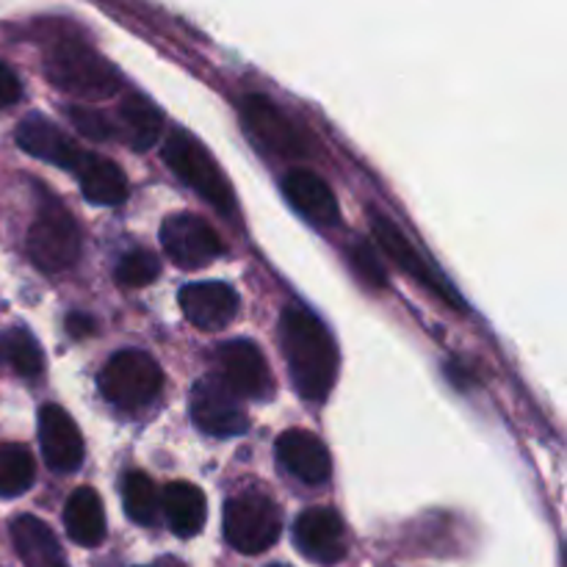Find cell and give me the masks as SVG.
<instances>
[{
    "label": "cell",
    "instance_id": "cell-8",
    "mask_svg": "<svg viewBox=\"0 0 567 567\" xmlns=\"http://www.w3.org/2000/svg\"><path fill=\"white\" fill-rule=\"evenodd\" d=\"M371 230H374V238H377V244L382 247V252H385L388 258H391L393 264L404 271V275L413 277L415 282H421L426 291L435 293V297L441 299V302H446L452 310H460V313H463L465 310L463 297H460V293L454 291V288L449 286L441 275H437L435 266L426 264L424 255H421L419 249L410 244V238L404 236V233L399 230L391 219H388V216L371 210Z\"/></svg>",
    "mask_w": 567,
    "mask_h": 567
},
{
    "label": "cell",
    "instance_id": "cell-29",
    "mask_svg": "<svg viewBox=\"0 0 567 567\" xmlns=\"http://www.w3.org/2000/svg\"><path fill=\"white\" fill-rule=\"evenodd\" d=\"M22 97V83L17 78V72L9 64L0 61V109H9V105L20 103Z\"/></svg>",
    "mask_w": 567,
    "mask_h": 567
},
{
    "label": "cell",
    "instance_id": "cell-10",
    "mask_svg": "<svg viewBox=\"0 0 567 567\" xmlns=\"http://www.w3.org/2000/svg\"><path fill=\"white\" fill-rule=\"evenodd\" d=\"M192 419L199 432L210 437L244 435L249 426L247 410L241 408L236 393L216 377H205L192 388Z\"/></svg>",
    "mask_w": 567,
    "mask_h": 567
},
{
    "label": "cell",
    "instance_id": "cell-11",
    "mask_svg": "<svg viewBox=\"0 0 567 567\" xmlns=\"http://www.w3.org/2000/svg\"><path fill=\"white\" fill-rule=\"evenodd\" d=\"M219 380L230 388L236 396L247 399H269L275 393V380H271V369L266 363L264 352L255 347L252 341H227L221 343L219 352Z\"/></svg>",
    "mask_w": 567,
    "mask_h": 567
},
{
    "label": "cell",
    "instance_id": "cell-6",
    "mask_svg": "<svg viewBox=\"0 0 567 567\" xmlns=\"http://www.w3.org/2000/svg\"><path fill=\"white\" fill-rule=\"evenodd\" d=\"M28 258L48 275L66 271L81 258V230L61 205H48L33 219L25 238Z\"/></svg>",
    "mask_w": 567,
    "mask_h": 567
},
{
    "label": "cell",
    "instance_id": "cell-16",
    "mask_svg": "<svg viewBox=\"0 0 567 567\" xmlns=\"http://www.w3.org/2000/svg\"><path fill=\"white\" fill-rule=\"evenodd\" d=\"M183 316L199 330H221L238 313V293L227 282H188L181 288Z\"/></svg>",
    "mask_w": 567,
    "mask_h": 567
},
{
    "label": "cell",
    "instance_id": "cell-25",
    "mask_svg": "<svg viewBox=\"0 0 567 567\" xmlns=\"http://www.w3.org/2000/svg\"><path fill=\"white\" fill-rule=\"evenodd\" d=\"M33 476H37V465L28 449L14 446V443L0 446V496H22L33 485Z\"/></svg>",
    "mask_w": 567,
    "mask_h": 567
},
{
    "label": "cell",
    "instance_id": "cell-26",
    "mask_svg": "<svg viewBox=\"0 0 567 567\" xmlns=\"http://www.w3.org/2000/svg\"><path fill=\"white\" fill-rule=\"evenodd\" d=\"M161 264L153 252H144V249H136V252L125 255L120 260L114 271V280L125 288H144L150 282L158 280Z\"/></svg>",
    "mask_w": 567,
    "mask_h": 567
},
{
    "label": "cell",
    "instance_id": "cell-2",
    "mask_svg": "<svg viewBox=\"0 0 567 567\" xmlns=\"http://www.w3.org/2000/svg\"><path fill=\"white\" fill-rule=\"evenodd\" d=\"M44 72L50 83L61 92L83 100H103L120 89V75L114 66L94 53L89 44L59 42L44 55Z\"/></svg>",
    "mask_w": 567,
    "mask_h": 567
},
{
    "label": "cell",
    "instance_id": "cell-12",
    "mask_svg": "<svg viewBox=\"0 0 567 567\" xmlns=\"http://www.w3.org/2000/svg\"><path fill=\"white\" fill-rule=\"evenodd\" d=\"M293 546L313 565L332 567L347 557V532L336 509H305L293 524Z\"/></svg>",
    "mask_w": 567,
    "mask_h": 567
},
{
    "label": "cell",
    "instance_id": "cell-23",
    "mask_svg": "<svg viewBox=\"0 0 567 567\" xmlns=\"http://www.w3.org/2000/svg\"><path fill=\"white\" fill-rule=\"evenodd\" d=\"M0 363L14 369L20 377H39L44 371L42 347L28 330H3L0 332Z\"/></svg>",
    "mask_w": 567,
    "mask_h": 567
},
{
    "label": "cell",
    "instance_id": "cell-31",
    "mask_svg": "<svg viewBox=\"0 0 567 567\" xmlns=\"http://www.w3.org/2000/svg\"><path fill=\"white\" fill-rule=\"evenodd\" d=\"M446 371H449V380H452L457 388L468 385V371H465L460 363H449Z\"/></svg>",
    "mask_w": 567,
    "mask_h": 567
},
{
    "label": "cell",
    "instance_id": "cell-15",
    "mask_svg": "<svg viewBox=\"0 0 567 567\" xmlns=\"http://www.w3.org/2000/svg\"><path fill=\"white\" fill-rule=\"evenodd\" d=\"M282 194L297 214H302L316 227H336L341 221V208L330 183L310 169H291L282 177Z\"/></svg>",
    "mask_w": 567,
    "mask_h": 567
},
{
    "label": "cell",
    "instance_id": "cell-9",
    "mask_svg": "<svg viewBox=\"0 0 567 567\" xmlns=\"http://www.w3.org/2000/svg\"><path fill=\"white\" fill-rule=\"evenodd\" d=\"M161 247L177 269H203L225 252L219 233L194 214H172L161 225Z\"/></svg>",
    "mask_w": 567,
    "mask_h": 567
},
{
    "label": "cell",
    "instance_id": "cell-24",
    "mask_svg": "<svg viewBox=\"0 0 567 567\" xmlns=\"http://www.w3.org/2000/svg\"><path fill=\"white\" fill-rule=\"evenodd\" d=\"M158 491H155L153 480L147 474H133L125 476L122 482V507H125L127 518L138 526H153L158 518Z\"/></svg>",
    "mask_w": 567,
    "mask_h": 567
},
{
    "label": "cell",
    "instance_id": "cell-13",
    "mask_svg": "<svg viewBox=\"0 0 567 567\" xmlns=\"http://www.w3.org/2000/svg\"><path fill=\"white\" fill-rule=\"evenodd\" d=\"M39 446L50 471L55 474H72L83 463V435L59 404H44L39 410Z\"/></svg>",
    "mask_w": 567,
    "mask_h": 567
},
{
    "label": "cell",
    "instance_id": "cell-18",
    "mask_svg": "<svg viewBox=\"0 0 567 567\" xmlns=\"http://www.w3.org/2000/svg\"><path fill=\"white\" fill-rule=\"evenodd\" d=\"M11 540L25 567H61L64 551L55 540L53 529L33 515H20L11 520Z\"/></svg>",
    "mask_w": 567,
    "mask_h": 567
},
{
    "label": "cell",
    "instance_id": "cell-21",
    "mask_svg": "<svg viewBox=\"0 0 567 567\" xmlns=\"http://www.w3.org/2000/svg\"><path fill=\"white\" fill-rule=\"evenodd\" d=\"M120 127L133 150H147L164 131V114L144 94H127L120 105Z\"/></svg>",
    "mask_w": 567,
    "mask_h": 567
},
{
    "label": "cell",
    "instance_id": "cell-19",
    "mask_svg": "<svg viewBox=\"0 0 567 567\" xmlns=\"http://www.w3.org/2000/svg\"><path fill=\"white\" fill-rule=\"evenodd\" d=\"M64 529L72 543L83 548H94L105 540V513L103 502L92 487H78L64 507Z\"/></svg>",
    "mask_w": 567,
    "mask_h": 567
},
{
    "label": "cell",
    "instance_id": "cell-28",
    "mask_svg": "<svg viewBox=\"0 0 567 567\" xmlns=\"http://www.w3.org/2000/svg\"><path fill=\"white\" fill-rule=\"evenodd\" d=\"M66 116H70L72 125L78 127V133L94 138V142H109V138L114 136V125H111L100 111L83 109V105H70V109H66Z\"/></svg>",
    "mask_w": 567,
    "mask_h": 567
},
{
    "label": "cell",
    "instance_id": "cell-32",
    "mask_svg": "<svg viewBox=\"0 0 567 567\" xmlns=\"http://www.w3.org/2000/svg\"><path fill=\"white\" fill-rule=\"evenodd\" d=\"M275 567H282V565H275Z\"/></svg>",
    "mask_w": 567,
    "mask_h": 567
},
{
    "label": "cell",
    "instance_id": "cell-4",
    "mask_svg": "<svg viewBox=\"0 0 567 567\" xmlns=\"http://www.w3.org/2000/svg\"><path fill=\"white\" fill-rule=\"evenodd\" d=\"M97 385L114 408L142 410L164 388V371L142 349H125L103 365Z\"/></svg>",
    "mask_w": 567,
    "mask_h": 567
},
{
    "label": "cell",
    "instance_id": "cell-20",
    "mask_svg": "<svg viewBox=\"0 0 567 567\" xmlns=\"http://www.w3.org/2000/svg\"><path fill=\"white\" fill-rule=\"evenodd\" d=\"M164 509L172 532L177 537H194L203 532L208 520V502L205 493L192 482H172L164 493Z\"/></svg>",
    "mask_w": 567,
    "mask_h": 567
},
{
    "label": "cell",
    "instance_id": "cell-1",
    "mask_svg": "<svg viewBox=\"0 0 567 567\" xmlns=\"http://www.w3.org/2000/svg\"><path fill=\"white\" fill-rule=\"evenodd\" d=\"M280 343L293 391L305 402H324L338 377V347L330 330L305 308H288L280 321Z\"/></svg>",
    "mask_w": 567,
    "mask_h": 567
},
{
    "label": "cell",
    "instance_id": "cell-7",
    "mask_svg": "<svg viewBox=\"0 0 567 567\" xmlns=\"http://www.w3.org/2000/svg\"><path fill=\"white\" fill-rule=\"evenodd\" d=\"M241 122L247 136L266 153L280 155V158H308L310 155L305 133L271 100L260 97V94L244 100Z\"/></svg>",
    "mask_w": 567,
    "mask_h": 567
},
{
    "label": "cell",
    "instance_id": "cell-3",
    "mask_svg": "<svg viewBox=\"0 0 567 567\" xmlns=\"http://www.w3.org/2000/svg\"><path fill=\"white\" fill-rule=\"evenodd\" d=\"M164 161L188 188H194L221 216L236 214V194H233L225 172L219 169L214 155L199 138H194L186 131L172 133L164 147Z\"/></svg>",
    "mask_w": 567,
    "mask_h": 567
},
{
    "label": "cell",
    "instance_id": "cell-5",
    "mask_svg": "<svg viewBox=\"0 0 567 567\" xmlns=\"http://www.w3.org/2000/svg\"><path fill=\"white\" fill-rule=\"evenodd\" d=\"M282 513L266 493L249 491L225 504V540L238 554H264L280 540Z\"/></svg>",
    "mask_w": 567,
    "mask_h": 567
},
{
    "label": "cell",
    "instance_id": "cell-27",
    "mask_svg": "<svg viewBox=\"0 0 567 567\" xmlns=\"http://www.w3.org/2000/svg\"><path fill=\"white\" fill-rule=\"evenodd\" d=\"M349 258H352L354 271H358V277L365 282V286L374 288V291L385 288V282H388L385 269H382V266H380V260H377L374 249L369 247V241H358V244H354L352 252H349Z\"/></svg>",
    "mask_w": 567,
    "mask_h": 567
},
{
    "label": "cell",
    "instance_id": "cell-17",
    "mask_svg": "<svg viewBox=\"0 0 567 567\" xmlns=\"http://www.w3.org/2000/svg\"><path fill=\"white\" fill-rule=\"evenodd\" d=\"M277 460L305 485H324L332 474L330 452L319 435L308 430H288L277 437Z\"/></svg>",
    "mask_w": 567,
    "mask_h": 567
},
{
    "label": "cell",
    "instance_id": "cell-30",
    "mask_svg": "<svg viewBox=\"0 0 567 567\" xmlns=\"http://www.w3.org/2000/svg\"><path fill=\"white\" fill-rule=\"evenodd\" d=\"M66 330H70L72 338H89L94 336L97 324H94V319H89L86 313H72L66 316Z\"/></svg>",
    "mask_w": 567,
    "mask_h": 567
},
{
    "label": "cell",
    "instance_id": "cell-14",
    "mask_svg": "<svg viewBox=\"0 0 567 567\" xmlns=\"http://www.w3.org/2000/svg\"><path fill=\"white\" fill-rule=\"evenodd\" d=\"M17 144L28 155H33V158L48 161V164L70 172H81V166L89 158V153H83L66 133H61L59 125H53L42 114H28L20 122V127H17Z\"/></svg>",
    "mask_w": 567,
    "mask_h": 567
},
{
    "label": "cell",
    "instance_id": "cell-22",
    "mask_svg": "<svg viewBox=\"0 0 567 567\" xmlns=\"http://www.w3.org/2000/svg\"><path fill=\"white\" fill-rule=\"evenodd\" d=\"M78 181H81L83 197L92 205H120L127 197L125 172L114 161L89 155L86 164L78 172Z\"/></svg>",
    "mask_w": 567,
    "mask_h": 567
}]
</instances>
